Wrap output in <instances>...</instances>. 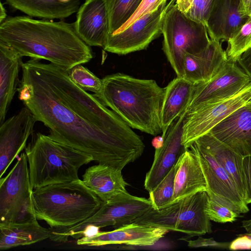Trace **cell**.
<instances>
[{
    "label": "cell",
    "instance_id": "6da1fadb",
    "mask_svg": "<svg viewBox=\"0 0 251 251\" xmlns=\"http://www.w3.org/2000/svg\"><path fill=\"white\" fill-rule=\"evenodd\" d=\"M40 60L23 62L19 82L29 90L24 105L52 139L121 171L142 155L145 144L130 126L74 83L68 71Z\"/></svg>",
    "mask_w": 251,
    "mask_h": 251
},
{
    "label": "cell",
    "instance_id": "7a4b0ae2",
    "mask_svg": "<svg viewBox=\"0 0 251 251\" xmlns=\"http://www.w3.org/2000/svg\"><path fill=\"white\" fill-rule=\"evenodd\" d=\"M0 40L21 56L46 60L67 71L94 57L90 46L79 36L74 23L7 17L0 24Z\"/></svg>",
    "mask_w": 251,
    "mask_h": 251
},
{
    "label": "cell",
    "instance_id": "3957f363",
    "mask_svg": "<svg viewBox=\"0 0 251 251\" xmlns=\"http://www.w3.org/2000/svg\"><path fill=\"white\" fill-rule=\"evenodd\" d=\"M100 91L94 95L131 128L156 135L162 132L161 111L164 88L153 79L118 73L102 79Z\"/></svg>",
    "mask_w": 251,
    "mask_h": 251
},
{
    "label": "cell",
    "instance_id": "277c9868",
    "mask_svg": "<svg viewBox=\"0 0 251 251\" xmlns=\"http://www.w3.org/2000/svg\"><path fill=\"white\" fill-rule=\"evenodd\" d=\"M32 202L37 219L45 221L51 230H60L92 216L102 201L79 179L35 189Z\"/></svg>",
    "mask_w": 251,
    "mask_h": 251
},
{
    "label": "cell",
    "instance_id": "5b68a950",
    "mask_svg": "<svg viewBox=\"0 0 251 251\" xmlns=\"http://www.w3.org/2000/svg\"><path fill=\"white\" fill-rule=\"evenodd\" d=\"M25 150L33 189L77 180L79 168L93 161L92 156L40 132L33 135Z\"/></svg>",
    "mask_w": 251,
    "mask_h": 251
},
{
    "label": "cell",
    "instance_id": "8992f818",
    "mask_svg": "<svg viewBox=\"0 0 251 251\" xmlns=\"http://www.w3.org/2000/svg\"><path fill=\"white\" fill-rule=\"evenodd\" d=\"M176 0L166 12L162 22V50L177 77H183L185 54L205 50L211 39L205 25L186 16L177 7Z\"/></svg>",
    "mask_w": 251,
    "mask_h": 251
},
{
    "label": "cell",
    "instance_id": "52a82bcc",
    "mask_svg": "<svg viewBox=\"0 0 251 251\" xmlns=\"http://www.w3.org/2000/svg\"><path fill=\"white\" fill-rule=\"evenodd\" d=\"M208 196L200 191L158 210L150 208L133 223L188 235L183 240L212 232L206 211Z\"/></svg>",
    "mask_w": 251,
    "mask_h": 251
},
{
    "label": "cell",
    "instance_id": "ba28073f",
    "mask_svg": "<svg viewBox=\"0 0 251 251\" xmlns=\"http://www.w3.org/2000/svg\"><path fill=\"white\" fill-rule=\"evenodd\" d=\"M151 207L149 199L131 195L126 191L102 201L94 214L78 224L60 230L51 229L50 239L57 243H65L69 237L78 239L81 232L89 226L99 228L111 226L117 228L133 223Z\"/></svg>",
    "mask_w": 251,
    "mask_h": 251
},
{
    "label": "cell",
    "instance_id": "9c48e42d",
    "mask_svg": "<svg viewBox=\"0 0 251 251\" xmlns=\"http://www.w3.org/2000/svg\"><path fill=\"white\" fill-rule=\"evenodd\" d=\"M25 152L18 158L13 168L0 179V224L22 223L36 218Z\"/></svg>",
    "mask_w": 251,
    "mask_h": 251
},
{
    "label": "cell",
    "instance_id": "30bf717a",
    "mask_svg": "<svg viewBox=\"0 0 251 251\" xmlns=\"http://www.w3.org/2000/svg\"><path fill=\"white\" fill-rule=\"evenodd\" d=\"M251 101V81L239 93L227 99L199 106L187 112L183 127L182 144L189 149L198 138L209 132L241 106Z\"/></svg>",
    "mask_w": 251,
    "mask_h": 251
},
{
    "label": "cell",
    "instance_id": "8fae6325",
    "mask_svg": "<svg viewBox=\"0 0 251 251\" xmlns=\"http://www.w3.org/2000/svg\"><path fill=\"white\" fill-rule=\"evenodd\" d=\"M172 2L162 4L155 11L137 19L122 31L108 35L104 50L125 55L145 50L160 35L163 17Z\"/></svg>",
    "mask_w": 251,
    "mask_h": 251
},
{
    "label": "cell",
    "instance_id": "7c38bea8",
    "mask_svg": "<svg viewBox=\"0 0 251 251\" xmlns=\"http://www.w3.org/2000/svg\"><path fill=\"white\" fill-rule=\"evenodd\" d=\"M251 81L237 62L228 59L211 79L195 84L185 110L189 112L199 106L229 98L239 93Z\"/></svg>",
    "mask_w": 251,
    "mask_h": 251
},
{
    "label": "cell",
    "instance_id": "4fadbf2b",
    "mask_svg": "<svg viewBox=\"0 0 251 251\" xmlns=\"http://www.w3.org/2000/svg\"><path fill=\"white\" fill-rule=\"evenodd\" d=\"M189 149L199 162L205 179L207 194L215 195L240 214L249 212L248 204L242 198L229 175L213 155L195 141Z\"/></svg>",
    "mask_w": 251,
    "mask_h": 251
},
{
    "label": "cell",
    "instance_id": "5bb4252c",
    "mask_svg": "<svg viewBox=\"0 0 251 251\" xmlns=\"http://www.w3.org/2000/svg\"><path fill=\"white\" fill-rule=\"evenodd\" d=\"M187 111L185 110L169 127L162 141L155 147L152 165L147 173L144 187L152 191L164 178L180 157L188 149L182 144L184 122Z\"/></svg>",
    "mask_w": 251,
    "mask_h": 251
},
{
    "label": "cell",
    "instance_id": "9a60e30c",
    "mask_svg": "<svg viewBox=\"0 0 251 251\" xmlns=\"http://www.w3.org/2000/svg\"><path fill=\"white\" fill-rule=\"evenodd\" d=\"M37 122L26 106L0 125V177L26 147Z\"/></svg>",
    "mask_w": 251,
    "mask_h": 251
},
{
    "label": "cell",
    "instance_id": "2e32d148",
    "mask_svg": "<svg viewBox=\"0 0 251 251\" xmlns=\"http://www.w3.org/2000/svg\"><path fill=\"white\" fill-rule=\"evenodd\" d=\"M169 231L167 229L132 223L113 230L100 231L76 240L78 245L100 247L109 245L126 244L133 246L154 245Z\"/></svg>",
    "mask_w": 251,
    "mask_h": 251
},
{
    "label": "cell",
    "instance_id": "e0dca14e",
    "mask_svg": "<svg viewBox=\"0 0 251 251\" xmlns=\"http://www.w3.org/2000/svg\"><path fill=\"white\" fill-rule=\"evenodd\" d=\"M209 132L238 154L251 156V101L234 111Z\"/></svg>",
    "mask_w": 251,
    "mask_h": 251
},
{
    "label": "cell",
    "instance_id": "ac0fdd59",
    "mask_svg": "<svg viewBox=\"0 0 251 251\" xmlns=\"http://www.w3.org/2000/svg\"><path fill=\"white\" fill-rule=\"evenodd\" d=\"M74 24L78 34L88 45L103 48L109 30L106 0H86L79 8Z\"/></svg>",
    "mask_w": 251,
    "mask_h": 251
},
{
    "label": "cell",
    "instance_id": "d6986e66",
    "mask_svg": "<svg viewBox=\"0 0 251 251\" xmlns=\"http://www.w3.org/2000/svg\"><path fill=\"white\" fill-rule=\"evenodd\" d=\"M227 59L221 42L211 40L203 51L185 54L183 77L194 84L206 82L217 74Z\"/></svg>",
    "mask_w": 251,
    "mask_h": 251
},
{
    "label": "cell",
    "instance_id": "ffe728a7",
    "mask_svg": "<svg viewBox=\"0 0 251 251\" xmlns=\"http://www.w3.org/2000/svg\"><path fill=\"white\" fill-rule=\"evenodd\" d=\"M249 18L241 12L239 0H218L206 24L210 39L227 41Z\"/></svg>",
    "mask_w": 251,
    "mask_h": 251
},
{
    "label": "cell",
    "instance_id": "44dd1931",
    "mask_svg": "<svg viewBox=\"0 0 251 251\" xmlns=\"http://www.w3.org/2000/svg\"><path fill=\"white\" fill-rule=\"evenodd\" d=\"M22 56L0 40V125L4 121L17 91Z\"/></svg>",
    "mask_w": 251,
    "mask_h": 251
},
{
    "label": "cell",
    "instance_id": "7402d4cb",
    "mask_svg": "<svg viewBox=\"0 0 251 251\" xmlns=\"http://www.w3.org/2000/svg\"><path fill=\"white\" fill-rule=\"evenodd\" d=\"M83 181L102 201H107L126 191L128 185L122 171L110 166L100 164L88 168L82 176Z\"/></svg>",
    "mask_w": 251,
    "mask_h": 251
},
{
    "label": "cell",
    "instance_id": "603a6c76",
    "mask_svg": "<svg viewBox=\"0 0 251 251\" xmlns=\"http://www.w3.org/2000/svg\"><path fill=\"white\" fill-rule=\"evenodd\" d=\"M194 85L183 77L176 76L164 88L161 111V138L172 123L185 110Z\"/></svg>",
    "mask_w": 251,
    "mask_h": 251
},
{
    "label": "cell",
    "instance_id": "cb8c5ba5",
    "mask_svg": "<svg viewBox=\"0 0 251 251\" xmlns=\"http://www.w3.org/2000/svg\"><path fill=\"white\" fill-rule=\"evenodd\" d=\"M202 191H206L203 174L196 155L188 149L182 155L176 173L172 203Z\"/></svg>",
    "mask_w": 251,
    "mask_h": 251
},
{
    "label": "cell",
    "instance_id": "d4e9b609",
    "mask_svg": "<svg viewBox=\"0 0 251 251\" xmlns=\"http://www.w3.org/2000/svg\"><path fill=\"white\" fill-rule=\"evenodd\" d=\"M195 142L204 147L213 155L229 175L244 200L245 189L242 168L243 156L233 151L209 132L200 137Z\"/></svg>",
    "mask_w": 251,
    "mask_h": 251
},
{
    "label": "cell",
    "instance_id": "484cf974",
    "mask_svg": "<svg viewBox=\"0 0 251 251\" xmlns=\"http://www.w3.org/2000/svg\"><path fill=\"white\" fill-rule=\"evenodd\" d=\"M50 228L42 226L35 219L10 224H0V250L33 244L50 238Z\"/></svg>",
    "mask_w": 251,
    "mask_h": 251
},
{
    "label": "cell",
    "instance_id": "4316f807",
    "mask_svg": "<svg viewBox=\"0 0 251 251\" xmlns=\"http://www.w3.org/2000/svg\"><path fill=\"white\" fill-rule=\"evenodd\" d=\"M13 8L29 17L63 19L77 12L81 0L65 2L61 0H5Z\"/></svg>",
    "mask_w": 251,
    "mask_h": 251
},
{
    "label": "cell",
    "instance_id": "83f0119b",
    "mask_svg": "<svg viewBox=\"0 0 251 251\" xmlns=\"http://www.w3.org/2000/svg\"><path fill=\"white\" fill-rule=\"evenodd\" d=\"M143 0H106L109 35L117 31L133 15Z\"/></svg>",
    "mask_w": 251,
    "mask_h": 251
},
{
    "label": "cell",
    "instance_id": "f1b7e54d",
    "mask_svg": "<svg viewBox=\"0 0 251 251\" xmlns=\"http://www.w3.org/2000/svg\"><path fill=\"white\" fill-rule=\"evenodd\" d=\"M181 156L164 178L149 192V200L151 202L152 208L154 209H160L172 202L176 175Z\"/></svg>",
    "mask_w": 251,
    "mask_h": 251
},
{
    "label": "cell",
    "instance_id": "f546056e",
    "mask_svg": "<svg viewBox=\"0 0 251 251\" xmlns=\"http://www.w3.org/2000/svg\"><path fill=\"white\" fill-rule=\"evenodd\" d=\"M218 0H176L177 8L190 19L205 25Z\"/></svg>",
    "mask_w": 251,
    "mask_h": 251
},
{
    "label": "cell",
    "instance_id": "4dcf8cb0",
    "mask_svg": "<svg viewBox=\"0 0 251 251\" xmlns=\"http://www.w3.org/2000/svg\"><path fill=\"white\" fill-rule=\"evenodd\" d=\"M227 42L226 52L227 58L237 62L245 51L251 48V17Z\"/></svg>",
    "mask_w": 251,
    "mask_h": 251
},
{
    "label": "cell",
    "instance_id": "1f68e13d",
    "mask_svg": "<svg viewBox=\"0 0 251 251\" xmlns=\"http://www.w3.org/2000/svg\"><path fill=\"white\" fill-rule=\"evenodd\" d=\"M207 194L206 211L211 221L220 223H232L240 216V214L225 202L220 201L213 194Z\"/></svg>",
    "mask_w": 251,
    "mask_h": 251
},
{
    "label": "cell",
    "instance_id": "d6a6232c",
    "mask_svg": "<svg viewBox=\"0 0 251 251\" xmlns=\"http://www.w3.org/2000/svg\"><path fill=\"white\" fill-rule=\"evenodd\" d=\"M82 65H77L69 70V77L83 90L94 94L99 93L102 88V80Z\"/></svg>",
    "mask_w": 251,
    "mask_h": 251
},
{
    "label": "cell",
    "instance_id": "836d02e7",
    "mask_svg": "<svg viewBox=\"0 0 251 251\" xmlns=\"http://www.w3.org/2000/svg\"><path fill=\"white\" fill-rule=\"evenodd\" d=\"M167 0H143L133 15L115 32L122 31L137 19L148 13L155 11L162 4L166 2Z\"/></svg>",
    "mask_w": 251,
    "mask_h": 251
},
{
    "label": "cell",
    "instance_id": "e575fe53",
    "mask_svg": "<svg viewBox=\"0 0 251 251\" xmlns=\"http://www.w3.org/2000/svg\"><path fill=\"white\" fill-rule=\"evenodd\" d=\"M242 168L245 189L244 200L248 204L251 203V156L243 157Z\"/></svg>",
    "mask_w": 251,
    "mask_h": 251
},
{
    "label": "cell",
    "instance_id": "d590c367",
    "mask_svg": "<svg viewBox=\"0 0 251 251\" xmlns=\"http://www.w3.org/2000/svg\"><path fill=\"white\" fill-rule=\"evenodd\" d=\"M188 242V246L190 248L212 247L215 248H227L229 244L227 243L219 242L213 238H205L199 236L196 240H185Z\"/></svg>",
    "mask_w": 251,
    "mask_h": 251
},
{
    "label": "cell",
    "instance_id": "8d00e7d4",
    "mask_svg": "<svg viewBox=\"0 0 251 251\" xmlns=\"http://www.w3.org/2000/svg\"><path fill=\"white\" fill-rule=\"evenodd\" d=\"M231 250L251 249V233L238 236L229 244Z\"/></svg>",
    "mask_w": 251,
    "mask_h": 251
},
{
    "label": "cell",
    "instance_id": "74e56055",
    "mask_svg": "<svg viewBox=\"0 0 251 251\" xmlns=\"http://www.w3.org/2000/svg\"><path fill=\"white\" fill-rule=\"evenodd\" d=\"M237 62L251 80V48L245 51Z\"/></svg>",
    "mask_w": 251,
    "mask_h": 251
},
{
    "label": "cell",
    "instance_id": "f35d334b",
    "mask_svg": "<svg viewBox=\"0 0 251 251\" xmlns=\"http://www.w3.org/2000/svg\"><path fill=\"white\" fill-rule=\"evenodd\" d=\"M240 10L245 15L251 16V0H239Z\"/></svg>",
    "mask_w": 251,
    "mask_h": 251
},
{
    "label": "cell",
    "instance_id": "ab89813d",
    "mask_svg": "<svg viewBox=\"0 0 251 251\" xmlns=\"http://www.w3.org/2000/svg\"><path fill=\"white\" fill-rule=\"evenodd\" d=\"M6 11L2 3L0 4V24L2 23L7 18Z\"/></svg>",
    "mask_w": 251,
    "mask_h": 251
},
{
    "label": "cell",
    "instance_id": "60d3db41",
    "mask_svg": "<svg viewBox=\"0 0 251 251\" xmlns=\"http://www.w3.org/2000/svg\"><path fill=\"white\" fill-rule=\"evenodd\" d=\"M242 227L247 233H251V219L242 221Z\"/></svg>",
    "mask_w": 251,
    "mask_h": 251
},
{
    "label": "cell",
    "instance_id": "b9f144b4",
    "mask_svg": "<svg viewBox=\"0 0 251 251\" xmlns=\"http://www.w3.org/2000/svg\"><path fill=\"white\" fill-rule=\"evenodd\" d=\"M61 0L63 2H70L71 1H72L73 0Z\"/></svg>",
    "mask_w": 251,
    "mask_h": 251
},
{
    "label": "cell",
    "instance_id": "7bdbcfd3",
    "mask_svg": "<svg viewBox=\"0 0 251 251\" xmlns=\"http://www.w3.org/2000/svg\"></svg>",
    "mask_w": 251,
    "mask_h": 251
}]
</instances>
